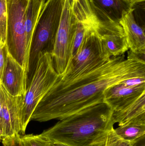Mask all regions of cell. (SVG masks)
<instances>
[{"label": "cell", "instance_id": "cell-17", "mask_svg": "<svg viewBox=\"0 0 145 146\" xmlns=\"http://www.w3.org/2000/svg\"><path fill=\"white\" fill-rule=\"evenodd\" d=\"M7 0H0V42L6 44L7 24Z\"/></svg>", "mask_w": 145, "mask_h": 146}, {"label": "cell", "instance_id": "cell-20", "mask_svg": "<svg viewBox=\"0 0 145 146\" xmlns=\"http://www.w3.org/2000/svg\"><path fill=\"white\" fill-rule=\"evenodd\" d=\"M3 146H22L21 135L15 133L12 136L7 137L2 141Z\"/></svg>", "mask_w": 145, "mask_h": 146}, {"label": "cell", "instance_id": "cell-3", "mask_svg": "<svg viewBox=\"0 0 145 146\" xmlns=\"http://www.w3.org/2000/svg\"><path fill=\"white\" fill-rule=\"evenodd\" d=\"M64 0H47L35 29L30 48L27 86L33 76L40 54L52 55Z\"/></svg>", "mask_w": 145, "mask_h": 146}, {"label": "cell", "instance_id": "cell-28", "mask_svg": "<svg viewBox=\"0 0 145 146\" xmlns=\"http://www.w3.org/2000/svg\"><path fill=\"white\" fill-rule=\"evenodd\" d=\"M44 1H45V2H46L47 1V0H44Z\"/></svg>", "mask_w": 145, "mask_h": 146}, {"label": "cell", "instance_id": "cell-9", "mask_svg": "<svg viewBox=\"0 0 145 146\" xmlns=\"http://www.w3.org/2000/svg\"><path fill=\"white\" fill-rule=\"evenodd\" d=\"M0 83L14 97H24L27 88V73L8 53Z\"/></svg>", "mask_w": 145, "mask_h": 146}, {"label": "cell", "instance_id": "cell-12", "mask_svg": "<svg viewBox=\"0 0 145 146\" xmlns=\"http://www.w3.org/2000/svg\"><path fill=\"white\" fill-rule=\"evenodd\" d=\"M132 8L123 13L119 23L123 29L129 48L135 54L145 56L144 31L136 22Z\"/></svg>", "mask_w": 145, "mask_h": 146}, {"label": "cell", "instance_id": "cell-18", "mask_svg": "<svg viewBox=\"0 0 145 146\" xmlns=\"http://www.w3.org/2000/svg\"><path fill=\"white\" fill-rule=\"evenodd\" d=\"M21 141L22 146H49L48 140L41 134L21 135Z\"/></svg>", "mask_w": 145, "mask_h": 146}, {"label": "cell", "instance_id": "cell-5", "mask_svg": "<svg viewBox=\"0 0 145 146\" xmlns=\"http://www.w3.org/2000/svg\"><path fill=\"white\" fill-rule=\"evenodd\" d=\"M28 2L29 0H7L8 16L6 44L7 49L10 55L25 71L24 20Z\"/></svg>", "mask_w": 145, "mask_h": 146}, {"label": "cell", "instance_id": "cell-23", "mask_svg": "<svg viewBox=\"0 0 145 146\" xmlns=\"http://www.w3.org/2000/svg\"><path fill=\"white\" fill-rule=\"evenodd\" d=\"M2 106L0 98V142L3 140V131L2 128L1 119V113Z\"/></svg>", "mask_w": 145, "mask_h": 146}, {"label": "cell", "instance_id": "cell-14", "mask_svg": "<svg viewBox=\"0 0 145 146\" xmlns=\"http://www.w3.org/2000/svg\"><path fill=\"white\" fill-rule=\"evenodd\" d=\"M145 116V94L125 107L113 111L112 121L118 126L124 125L135 119Z\"/></svg>", "mask_w": 145, "mask_h": 146}, {"label": "cell", "instance_id": "cell-25", "mask_svg": "<svg viewBox=\"0 0 145 146\" xmlns=\"http://www.w3.org/2000/svg\"><path fill=\"white\" fill-rule=\"evenodd\" d=\"M49 146H71L65 143L60 142H51L49 141Z\"/></svg>", "mask_w": 145, "mask_h": 146}, {"label": "cell", "instance_id": "cell-1", "mask_svg": "<svg viewBox=\"0 0 145 146\" xmlns=\"http://www.w3.org/2000/svg\"><path fill=\"white\" fill-rule=\"evenodd\" d=\"M145 77L144 60L132 53L113 56L99 67L71 80L57 81L36 107L30 121L61 120L104 103L106 90L129 78Z\"/></svg>", "mask_w": 145, "mask_h": 146}, {"label": "cell", "instance_id": "cell-16", "mask_svg": "<svg viewBox=\"0 0 145 146\" xmlns=\"http://www.w3.org/2000/svg\"><path fill=\"white\" fill-rule=\"evenodd\" d=\"M75 21V28L73 38L72 58L78 53L85 37L91 31H94L93 28L88 24H86L76 19Z\"/></svg>", "mask_w": 145, "mask_h": 146}, {"label": "cell", "instance_id": "cell-8", "mask_svg": "<svg viewBox=\"0 0 145 146\" xmlns=\"http://www.w3.org/2000/svg\"><path fill=\"white\" fill-rule=\"evenodd\" d=\"M0 98L3 140L15 133H20V113L23 96L10 95L0 83Z\"/></svg>", "mask_w": 145, "mask_h": 146}, {"label": "cell", "instance_id": "cell-27", "mask_svg": "<svg viewBox=\"0 0 145 146\" xmlns=\"http://www.w3.org/2000/svg\"><path fill=\"white\" fill-rule=\"evenodd\" d=\"M133 1V2L135 3V4H136L137 3H138L142 2H144L145 0H132Z\"/></svg>", "mask_w": 145, "mask_h": 146}, {"label": "cell", "instance_id": "cell-24", "mask_svg": "<svg viewBox=\"0 0 145 146\" xmlns=\"http://www.w3.org/2000/svg\"><path fill=\"white\" fill-rule=\"evenodd\" d=\"M134 146H145V136L142 137L135 142Z\"/></svg>", "mask_w": 145, "mask_h": 146}, {"label": "cell", "instance_id": "cell-26", "mask_svg": "<svg viewBox=\"0 0 145 146\" xmlns=\"http://www.w3.org/2000/svg\"><path fill=\"white\" fill-rule=\"evenodd\" d=\"M83 1L84 0H72V6L73 7H75L78 4L79 1Z\"/></svg>", "mask_w": 145, "mask_h": 146}, {"label": "cell", "instance_id": "cell-10", "mask_svg": "<svg viewBox=\"0 0 145 146\" xmlns=\"http://www.w3.org/2000/svg\"><path fill=\"white\" fill-rule=\"evenodd\" d=\"M144 94H145V83L129 86L121 82L106 90L104 102L108 104L112 110H118L131 104Z\"/></svg>", "mask_w": 145, "mask_h": 146}, {"label": "cell", "instance_id": "cell-11", "mask_svg": "<svg viewBox=\"0 0 145 146\" xmlns=\"http://www.w3.org/2000/svg\"><path fill=\"white\" fill-rule=\"evenodd\" d=\"M94 17L100 21L118 22L123 13L133 8L132 0H89Z\"/></svg>", "mask_w": 145, "mask_h": 146}, {"label": "cell", "instance_id": "cell-19", "mask_svg": "<svg viewBox=\"0 0 145 146\" xmlns=\"http://www.w3.org/2000/svg\"><path fill=\"white\" fill-rule=\"evenodd\" d=\"M135 142L123 139L116 133L114 127L112 128L107 135L104 146H134Z\"/></svg>", "mask_w": 145, "mask_h": 146}, {"label": "cell", "instance_id": "cell-21", "mask_svg": "<svg viewBox=\"0 0 145 146\" xmlns=\"http://www.w3.org/2000/svg\"><path fill=\"white\" fill-rule=\"evenodd\" d=\"M8 53V51L6 44H3L0 42V81Z\"/></svg>", "mask_w": 145, "mask_h": 146}, {"label": "cell", "instance_id": "cell-22", "mask_svg": "<svg viewBox=\"0 0 145 146\" xmlns=\"http://www.w3.org/2000/svg\"><path fill=\"white\" fill-rule=\"evenodd\" d=\"M122 83L129 86H137L145 83V77H136L129 78L121 82Z\"/></svg>", "mask_w": 145, "mask_h": 146}, {"label": "cell", "instance_id": "cell-2", "mask_svg": "<svg viewBox=\"0 0 145 146\" xmlns=\"http://www.w3.org/2000/svg\"><path fill=\"white\" fill-rule=\"evenodd\" d=\"M112 113L108 104L101 103L60 120L41 135L51 142L71 146H104L114 125Z\"/></svg>", "mask_w": 145, "mask_h": 146}, {"label": "cell", "instance_id": "cell-7", "mask_svg": "<svg viewBox=\"0 0 145 146\" xmlns=\"http://www.w3.org/2000/svg\"><path fill=\"white\" fill-rule=\"evenodd\" d=\"M75 21L72 0H64L52 54L54 69L59 75L65 72L71 60Z\"/></svg>", "mask_w": 145, "mask_h": 146}, {"label": "cell", "instance_id": "cell-4", "mask_svg": "<svg viewBox=\"0 0 145 146\" xmlns=\"http://www.w3.org/2000/svg\"><path fill=\"white\" fill-rule=\"evenodd\" d=\"M59 75L54 66L51 54H40L33 76L23 98L20 113V133L24 135L36 106L54 85Z\"/></svg>", "mask_w": 145, "mask_h": 146}, {"label": "cell", "instance_id": "cell-15", "mask_svg": "<svg viewBox=\"0 0 145 146\" xmlns=\"http://www.w3.org/2000/svg\"><path fill=\"white\" fill-rule=\"evenodd\" d=\"M114 129L116 133L123 139L135 143L145 136V116L135 119Z\"/></svg>", "mask_w": 145, "mask_h": 146}, {"label": "cell", "instance_id": "cell-6", "mask_svg": "<svg viewBox=\"0 0 145 146\" xmlns=\"http://www.w3.org/2000/svg\"><path fill=\"white\" fill-rule=\"evenodd\" d=\"M110 60L104 55L99 37L94 31H91L85 37L78 53L72 58L65 72L60 77L64 80L74 79L99 67Z\"/></svg>", "mask_w": 145, "mask_h": 146}, {"label": "cell", "instance_id": "cell-13", "mask_svg": "<svg viewBox=\"0 0 145 146\" xmlns=\"http://www.w3.org/2000/svg\"><path fill=\"white\" fill-rule=\"evenodd\" d=\"M45 3L44 0H29L26 10L24 20L25 68L27 74L30 48L32 37Z\"/></svg>", "mask_w": 145, "mask_h": 146}]
</instances>
